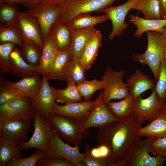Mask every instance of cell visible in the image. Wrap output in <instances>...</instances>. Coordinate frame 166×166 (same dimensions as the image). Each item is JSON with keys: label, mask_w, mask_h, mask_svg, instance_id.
I'll use <instances>...</instances> for the list:
<instances>
[{"label": "cell", "mask_w": 166, "mask_h": 166, "mask_svg": "<svg viewBox=\"0 0 166 166\" xmlns=\"http://www.w3.org/2000/svg\"><path fill=\"white\" fill-rule=\"evenodd\" d=\"M141 128L132 113L98 128L96 137L101 145L109 150V166H124L129 152L141 138Z\"/></svg>", "instance_id": "cell-1"}, {"label": "cell", "mask_w": 166, "mask_h": 166, "mask_svg": "<svg viewBox=\"0 0 166 166\" xmlns=\"http://www.w3.org/2000/svg\"><path fill=\"white\" fill-rule=\"evenodd\" d=\"M146 33L148 45L146 51L142 54H133L132 56L135 61L148 66L157 82L160 63L164 60L166 40L156 31H149Z\"/></svg>", "instance_id": "cell-2"}, {"label": "cell", "mask_w": 166, "mask_h": 166, "mask_svg": "<svg viewBox=\"0 0 166 166\" xmlns=\"http://www.w3.org/2000/svg\"><path fill=\"white\" fill-rule=\"evenodd\" d=\"M119 0H61L57 5L59 14L57 21L66 26L76 15L82 13L101 12Z\"/></svg>", "instance_id": "cell-3"}, {"label": "cell", "mask_w": 166, "mask_h": 166, "mask_svg": "<svg viewBox=\"0 0 166 166\" xmlns=\"http://www.w3.org/2000/svg\"><path fill=\"white\" fill-rule=\"evenodd\" d=\"M46 117L58 136L68 143L79 145L89 133L81 123L70 117L52 112Z\"/></svg>", "instance_id": "cell-4"}, {"label": "cell", "mask_w": 166, "mask_h": 166, "mask_svg": "<svg viewBox=\"0 0 166 166\" xmlns=\"http://www.w3.org/2000/svg\"><path fill=\"white\" fill-rule=\"evenodd\" d=\"M33 119L34 129L32 136L28 140L18 144V148L20 151L34 148L47 152L55 131L46 116L35 112Z\"/></svg>", "instance_id": "cell-5"}, {"label": "cell", "mask_w": 166, "mask_h": 166, "mask_svg": "<svg viewBox=\"0 0 166 166\" xmlns=\"http://www.w3.org/2000/svg\"><path fill=\"white\" fill-rule=\"evenodd\" d=\"M125 74L124 70H113L108 66L102 76L104 83L102 100L107 104L113 99H123L129 94L127 84L124 83L122 78Z\"/></svg>", "instance_id": "cell-6"}, {"label": "cell", "mask_w": 166, "mask_h": 166, "mask_svg": "<svg viewBox=\"0 0 166 166\" xmlns=\"http://www.w3.org/2000/svg\"><path fill=\"white\" fill-rule=\"evenodd\" d=\"M153 139L149 137L140 139L133 147L128 155L124 166H162L166 157L152 156L149 154L151 142Z\"/></svg>", "instance_id": "cell-7"}, {"label": "cell", "mask_w": 166, "mask_h": 166, "mask_svg": "<svg viewBox=\"0 0 166 166\" xmlns=\"http://www.w3.org/2000/svg\"><path fill=\"white\" fill-rule=\"evenodd\" d=\"M141 95L135 99L132 114L141 126L145 121L153 120L162 110L165 101L159 98L155 88L148 97L142 98Z\"/></svg>", "instance_id": "cell-8"}, {"label": "cell", "mask_w": 166, "mask_h": 166, "mask_svg": "<svg viewBox=\"0 0 166 166\" xmlns=\"http://www.w3.org/2000/svg\"><path fill=\"white\" fill-rule=\"evenodd\" d=\"M102 92L99 94L86 117L81 123L82 129L89 130L92 127L98 128L119 120L111 112L107 104L102 100Z\"/></svg>", "instance_id": "cell-9"}, {"label": "cell", "mask_w": 166, "mask_h": 166, "mask_svg": "<svg viewBox=\"0 0 166 166\" xmlns=\"http://www.w3.org/2000/svg\"><path fill=\"white\" fill-rule=\"evenodd\" d=\"M75 145L72 147L68 143H65L55 132L50 140L49 148L44 158H64L69 160L74 166H78L83 162L84 156L79 151V145Z\"/></svg>", "instance_id": "cell-10"}, {"label": "cell", "mask_w": 166, "mask_h": 166, "mask_svg": "<svg viewBox=\"0 0 166 166\" xmlns=\"http://www.w3.org/2000/svg\"><path fill=\"white\" fill-rule=\"evenodd\" d=\"M34 111L30 99L22 97L0 105V122L18 119L33 118Z\"/></svg>", "instance_id": "cell-11"}, {"label": "cell", "mask_w": 166, "mask_h": 166, "mask_svg": "<svg viewBox=\"0 0 166 166\" xmlns=\"http://www.w3.org/2000/svg\"><path fill=\"white\" fill-rule=\"evenodd\" d=\"M31 122L30 119H18L0 122V138L17 145L25 142Z\"/></svg>", "instance_id": "cell-12"}, {"label": "cell", "mask_w": 166, "mask_h": 166, "mask_svg": "<svg viewBox=\"0 0 166 166\" xmlns=\"http://www.w3.org/2000/svg\"><path fill=\"white\" fill-rule=\"evenodd\" d=\"M34 16L39 23L44 41L49 35L50 29L57 21L59 9L57 4L45 5L37 3L26 12Z\"/></svg>", "instance_id": "cell-13"}, {"label": "cell", "mask_w": 166, "mask_h": 166, "mask_svg": "<svg viewBox=\"0 0 166 166\" xmlns=\"http://www.w3.org/2000/svg\"><path fill=\"white\" fill-rule=\"evenodd\" d=\"M56 91L50 85L46 77L43 76L36 94L30 98L34 112L45 116L52 112L56 101Z\"/></svg>", "instance_id": "cell-14"}, {"label": "cell", "mask_w": 166, "mask_h": 166, "mask_svg": "<svg viewBox=\"0 0 166 166\" xmlns=\"http://www.w3.org/2000/svg\"><path fill=\"white\" fill-rule=\"evenodd\" d=\"M135 0H128L119 6H112L101 11L109 16L112 23V30L108 36L109 39H113L115 36H121L128 28V24L125 22V19L128 12L132 9V6Z\"/></svg>", "instance_id": "cell-15"}, {"label": "cell", "mask_w": 166, "mask_h": 166, "mask_svg": "<svg viewBox=\"0 0 166 166\" xmlns=\"http://www.w3.org/2000/svg\"><path fill=\"white\" fill-rule=\"evenodd\" d=\"M14 26L23 38L33 41L42 46L43 41L37 18L27 13L18 11Z\"/></svg>", "instance_id": "cell-16"}, {"label": "cell", "mask_w": 166, "mask_h": 166, "mask_svg": "<svg viewBox=\"0 0 166 166\" xmlns=\"http://www.w3.org/2000/svg\"><path fill=\"white\" fill-rule=\"evenodd\" d=\"M94 101L75 102L60 105L54 103L52 112L73 119L81 123L93 106Z\"/></svg>", "instance_id": "cell-17"}, {"label": "cell", "mask_w": 166, "mask_h": 166, "mask_svg": "<svg viewBox=\"0 0 166 166\" xmlns=\"http://www.w3.org/2000/svg\"><path fill=\"white\" fill-rule=\"evenodd\" d=\"M40 62L37 67L38 73L46 76L51 71L59 50L56 42L50 35L43 42Z\"/></svg>", "instance_id": "cell-18"}, {"label": "cell", "mask_w": 166, "mask_h": 166, "mask_svg": "<svg viewBox=\"0 0 166 166\" xmlns=\"http://www.w3.org/2000/svg\"><path fill=\"white\" fill-rule=\"evenodd\" d=\"M10 67L11 73L20 78L40 74L37 67L28 64L24 60L16 45L10 55Z\"/></svg>", "instance_id": "cell-19"}, {"label": "cell", "mask_w": 166, "mask_h": 166, "mask_svg": "<svg viewBox=\"0 0 166 166\" xmlns=\"http://www.w3.org/2000/svg\"><path fill=\"white\" fill-rule=\"evenodd\" d=\"M126 81L129 93L132 95L135 99L146 90H153L155 87L154 81L139 69L130 75Z\"/></svg>", "instance_id": "cell-20"}, {"label": "cell", "mask_w": 166, "mask_h": 166, "mask_svg": "<svg viewBox=\"0 0 166 166\" xmlns=\"http://www.w3.org/2000/svg\"><path fill=\"white\" fill-rule=\"evenodd\" d=\"M39 75L24 77L16 82L6 80L4 77L3 80L22 96L31 98L36 94L39 88L41 81Z\"/></svg>", "instance_id": "cell-21"}, {"label": "cell", "mask_w": 166, "mask_h": 166, "mask_svg": "<svg viewBox=\"0 0 166 166\" xmlns=\"http://www.w3.org/2000/svg\"><path fill=\"white\" fill-rule=\"evenodd\" d=\"M73 58L71 47L63 51H59L53 67L46 76L47 79L65 80L67 71Z\"/></svg>", "instance_id": "cell-22"}, {"label": "cell", "mask_w": 166, "mask_h": 166, "mask_svg": "<svg viewBox=\"0 0 166 166\" xmlns=\"http://www.w3.org/2000/svg\"><path fill=\"white\" fill-rule=\"evenodd\" d=\"M129 18L137 28L134 36L136 38L141 37L145 32L155 31L161 34L166 26V18L159 19H147L137 16L131 14Z\"/></svg>", "instance_id": "cell-23"}, {"label": "cell", "mask_w": 166, "mask_h": 166, "mask_svg": "<svg viewBox=\"0 0 166 166\" xmlns=\"http://www.w3.org/2000/svg\"><path fill=\"white\" fill-rule=\"evenodd\" d=\"M102 38L101 32L96 30L87 42L81 58L85 71L90 68L94 62L97 56L98 50L102 45Z\"/></svg>", "instance_id": "cell-24"}, {"label": "cell", "mask_w": 166, "mask_h": 166, "mask_svg": "<svg viewBox=\"0 0 166 166\" xmlns=\"http://www.w3.org/2000/svg\"><path fill=\"white\" fill-rule=\"evenodd\" d=\"M139 133L153 139L166 137V112L161 110L153 120L140 128Z\"/></svg>", "instance_id": "cell-25"}, {"label": "cell", "mask_w": 166, "mask_h": 166, "mask_svg": "<svg viewBox=\"0 0 166 166\" xmlns=\"http://www.w3.org/2000/svg\"><path fill=\"white\" fill-rule=\"evenodd\" d=\"M49 35L57 44L59 51H65L71 47V32L66 25L57 21L51 27Z\"/></svg>", "instance_id": "cell-26"}, {"label": "cell", "mask_w": 166, "mask_h": 166, "mask_svg": "<svg viewBox=\"0 0 166 166\" xmlns=\"http://www.w3.org/2000/svg\"><path fill=\"white\" fill-rule=\"evenodd\" d=\"M97 30L94 26L70 30L72 34L71 48L73 57L81 58L88 41Z\"/></svg>", "instance_id": "cell-27"}, {"label": "cell", "mask_w": 166, "mask_h": 166, "mask_svg": "<svg viewBox=\"0 0 166 166\" xmlns=\"http://www.w3.org/2000/svg\"><path fill=\"white\" fill-rule=\"evenodd\" d=\"M109 19V16L106 14L94 16L89 13H82L73 18L66 26L70 30L82 29L94 26Z\"/></svg>", "instance_id": "cell-28"}, {"label": "cell", "mask_w": 166, "mask_h": 166, "mask_svg": "<svg viewBox=\"0 0 166 166\" xmlns=\"http://www.w3.org/2000/svg\"><path fill=\"white\" fill-rule=\"evenodd\" d=\"M23 38L22 46L20 50L21 55L27 63L37 67L40 62L42 46L33 41L23 37Z\"/></svg>", "instance_id": "cell-29"}, {"label": "cell", "mask_w": 166, "mask_h": 166, "mask_svg": "<svg viewBox=\"0 0 166 166\" xmlns=\"http://www.w3.org/2000/svg\"><path fill=\"white\" fill-rule=\"evenodd\" d=\"M135 98L130 94L119 101L108 103L107 105L112 113L121 120L132 113Z\"/></svg>", "instance_id": "cell-30"}, {"label": "cell", "mask_w": 166, "mask_h": 166, "mask_svg": "<svg viewBox=\"0 0 166 166\" xmlns=\"http://www.w3.org/2000/svg\"><path fill=\"white\" fill-rule=\"evenodd\" d=\"M132 8L140 11L144 15V18L146 19H162L157 0H135Z\"/></svg>", "instance_id": "cell-31"}, {"label": "cell", "mask_w": 166, "mask_h": 166, "mask_svg": "<svg viewBox=\"0 0 166 166\" xmlns=\"http://www.w3.org/2000/svg\"><path fill=\"white\" fill-rule=\"evenodd\" d=\"M82 97L77 85L72 82L68 83L65 89H57L56 101L57 103L66 104L81 101Z\"/></svg>", "instance_id": "cell-32"}, {"label": "cell", "mask_w": 166, "mask_h": 166, "mask_svg": "<svg viewBox=\"0 0 166 166\" xmlns=\"http://www.w3.org/2000/svg\"><path fill=\"white\" fill-rule=\"evenodd\" d=\"M85 71L81 58L74 57L66 73L65 81L78 85L86 80Z\"/></svg>", "instance_id": "cell-33"}, {"label": "cell", "mask_w": 166, "mask_h": 166, "mask_svg": "<svg viewBox=\"0 0 166 166\" xmlns=\"http://www.w3.org/2000/svg\"><path fill=\"white\" fill-rule=\"evenodd\" d=\"M18 145L7 142L0 138V166H6L12 160L22 158Z\"/></svg>", "instance_id": "cell-34"}, {"label": "cell", "mask_w": 166, "mask_h": 166, "mask_svg": "<svg viewBox=\"0 0 166 166\" xmlns=\"http://www.w3.org/2000/svg\"><path fill=\"white\" fill-rule=\"evenodd\" d=\"M0 42V43L10 42L21 49L23 38L20 31L15 26H1Z\"/></svg>", "instance_id": "cell-35"}, {"label": "cell", "mask_w": 166, "mask_h": 166, "mask_svg": "<svg viewBox=\"0 0 166 166\" xmlns=\"http://www.w3.org/2000/svg\"><path fill=\"white\" fill-rule=\"evenodd\" d=\"M18 11L15 4H0V22L2 26H14Z\"/></svg>", "instance_id": "cell-36"}, {"label": "cell", "mask_w": 166, "mask_h": 166, "mask_svg": "<svg viewBox=\"0 0 166 166\" xmlns=\"http://www.w3.org/2000/svg\"><path fill=\"white\" fill-rule=\"evenodd\" d=\"M77 86L85 101H88L90 100L92 96L96 91L104 89V83L102 80L95 79L88 81L85 80Z\"/></svg>", "instance_id": "cell-37"}, {"label": "cell", "mask_w": 166, "mask_h": 166, "mask_svg": "<svg viewBox=\"0 0 166 166\" xmlns=\"http://www.w3.org/2000/svg\"><path fill=\"white\" fill-rule=\"evenodd\" d=\"M46 153L45 151L37 149L29 156L11 160L6 166H35L39 160L45 157Z\"/></svg>", "instance_id": "cell-38"}, {"label": "cell", "mask_w": 166, "mask_h": 166, "mask_svg": "<svg viewBox=\"0 0 166 166\" xmlns=\"http://www.w3.org/2000/svg\"><path fill=\"white\" fill-rule=\"evenodd\" d=\"M15 45L10 42L0 43V69L3 75L11 72L10 67V55Z\"/></svg>", "instance_id": "cell-39"}, {"label": "cell", "mask_w": 166, "mask_h": 166, "mask_svg": "<svg viewBox=\"0 0 166 166\" xmlns=\"http://www.w3.org/2000/svg\"><path fill=\"white\" fill-rule=\"evenodd\" d=\"M0 76V105L23 97L4 82L1 74Z\"/></svg>", "instance_id": "cell-40"}, {"label": "cell", "mask_w": 166, "mask_h": 166, "mask_svg": "<svg viewBox=\"0 0 166 166\" xmlns=\"http://www.w3.org/2000/svg\"><path fill=\"white\" fill-rule=\"evenodd\" d=\"M155 89L159 99L166 100V65L164 60L160 63L159 78Z\"/></svg>", "instance_id": "cell-41"}, {"label": "cell", "mask_w": 166, "mask_h": 166, "mask_svg": "<svg viewBox=\"0 0 166 166\" xmlns=\"http://www.w3.org/2000/svg\"><path fill=\"white\" fill-rule=\"evenodd\" d=\"M89 145L86 144L84 153V159L83 162L86 166H109L107 158H97L93 156L90 153Z\"/></svg>", "instance_id": "cell-42"}, {"label": "cell", "mask_w": 166, "mask_h": 166, "mask_svg": "<svg viewBox=\"0 0 166 166\" xmlns=\"http://www.w3.org/2000/svg\"><path fill=\"white\" fill-rule=\"evenodd\" d=\"M149 152L156 156L166 157V137L153 139Z\"/></svg>", "instance_id": "cell-43"}, {"label": "cell", "mask_w": 166, "mask_h": 166, "mask_svg": "<svg viewBox=\"0 0 166 166\" xmlns=\"http://www.w3.org/2000/svg\"><path fill=\"white\" fill-rule=\"evenodd\" d=\"M36 166H74V165L69 160L62 157L43 158L39 160Z\"/></svg>", "instance_id": "cell-44"}, {"label": "cell", "mask_w": 166, "mask_h": 166, "mask_svg": "<svg viewBox=\"0 0 166 166\" xmlns=\"http://www.w3.org/2000/svg\"><path fill=\"white\" fill-rule=\"evenodd\" d=\"M91 155L97 158H107L109 153L108 148L105 146L101 145L98 147L91 148Z\"/></svg>", "instance_id": "cell-45"}, {"label": "cell", "mask_w": 166, "mask_h": 166, "mask_svg": "<svg viewBox=\"0 0 166 166\" xmlns=\"http://www.w3.org/2000/svg\"><path fill=\"white\" fill-rule=\"evenodd\" d=\"M37 0H4L3 3L10 4H17L29 8L37 3Z\"/></svg>", "instance_id": "cell-46"}, {"label": "cell", "mask_w": 166, "mask_h": 166, "mask_svg": "<svg viewBox=\"0 0 166 166\" xmlns=\"http://www.w3.org/2000/svg\"><path fill=\"white\" fill-rule=\"evenodd\" d=\"M158 2L161 18H166V0H157Z\"/></svg>", "instance_id": "cell-47"}, {"label": "cell", "mask_w": 166, "mask_h": 166, "mask_svg": "<svg viewBox=\"0 0 166 166\" xmlns=\"http://www.w3.org/2000/svg\"><path fill=\"white\" fill-rule=\"evenodd\" d=\"M61 0H37V3L45 5H52L57 4Z\"/></svg>", "instance_id": "cell-48"}, {"label": "cell", "mask_w": 166, "mask_h": 166, "mask_svg": "<svg viewBox=\"0 0 166 166\" xmlns=\"http://www.w3.org/2000/svg\"><path fill=\"white\" fill-rule=\"evenodd\" d=\"M166 40V26L164 28L163 32L161 34Z\"/></svg>", "instance_id": "cell-49"}, {"label": "cell", "mask_w": 166, "mask_h": 166, "mask_svg": "<svg viewBox=\"0 0 166 166\" xmlns=\"http://www.w3.org/2000/svg\"><path fill=\"white\" fill-rule=\"evenodd\" d=\"M162 110L166 112V100L163 104Z\"/></svg>", "instance_id": "cell-50"}, {"label": "cell", "mask_w": 166, "mask_h": 166, "mask_svg": "<svg viewBox=\"0 0 166 166\" xmlns=\"http://www.w3.org/2000/svg\"><path fill=\"white\" fill-rule=\"evenodd\" d=\"M164 61L166 65V46L164 51Z\"/></svg>", "instance_id": "cell-51"}, {"label": "cell", "mask_w": 166, "mask_h": 166, "mask_svg": "<svg viewBox=\"0 0 166 166\" xmlns=\"http://www.w3.org/2000/svg\"><path fill=\"white\" fill-rule=\"evenodd\" d=\"M4 0H0V4H1L3 3Z\"/></svg>", "instance_id": "cell-52"}]
</instances>
